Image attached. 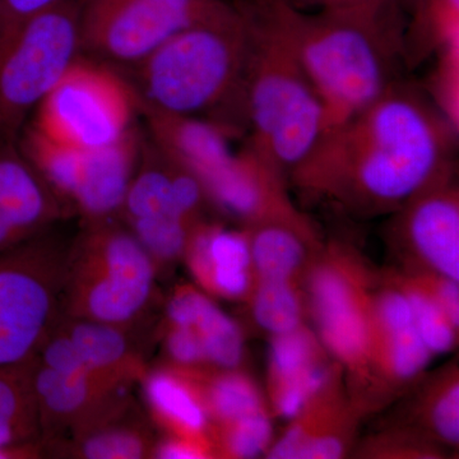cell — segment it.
<instances>
[{
  "instance_id": "6da1fadb",
  "label": "cell",
  "mask_w": 459,
  "mask_h": 459,
  "mask_svg": "<svg viewBox=\"0 0 459 459\" xmlns=\"http://www.w3.org/2000/svg\"><path fill=\"white\" fill-rule=\"evenodd\" d=\"M457 135L431 100L394 82L369 107L325 133L289 178L303 197L341 212L394 213L455 172Z\"/></svg>"
},
{
  "instance_id": "7a4b0ae2",
  "label": "cell",
  "mask_w": 459,
  "mask_h": 459,
  "mask_svg": "<svg viewBox=\"0 0 459 459\" xmlns=\"http://www.w3.org/2000/svg\"><path fill=\"white\" fill-rule=\"evenodd\" d=\"M249 25L238 4L183 30L134 65L115 69L142 108L202 117L235 135L246 129L243 95Z\"/></svg>"
},
{
  "instance_id": "3957f363",
  "label": "cell",
  "mask_w": 459,
  "mask_h": 459,
  "mask_svg": "<svg viewBox=\"0 0 459 459\" xmlns=\"http://www.w3.org/2000/svg\"><path fill=\"white\" fill-rule=\"evenodd\" d=\"M264 3L322 102L323 135L369 107L395 82L394 63L402 56L403 22L310 13L290 0Z\"/></svg>"
},
{
  "instance_id": "277c9868",
  "label": "cell",
  "mask_w": 459,
  "mask_h": 459,
  "mask_svg": "<svg viewBox=\"0 0 459 459\" xmlns=\"http://www.w3.org/2000/svg\"><path fill=\"white\" fill-rule=\"evenodd\" d=\"M237 4L249 25L243 95L247 143L289 177L322 138L325 110L264 0Z\"/></svg>"
},
{
  "instance_id": "5b68a950",
  "label": "cell",
  "mask_w": 459,
  "mask_h": 459,
  "mask_svg": "<svg viewBox=\"0 0 459 459\" xmlns=\"http://www.w3.org/2000/svg\"><path fill=\"white\" fill-rule=\"evenodd\" d=\"M377 273L346 241L322 244L305 274V301L316 336L349 380L350 398L367 415L376 341Z\"/></svg>"
},
{
  "instance_id": "8992f818",
  "label": "cell",
  "mask_w": 459,
  "mask_h": 459,
  "mask_svg": "<svg viewBox=\"0 0 459 459\" xmlns=\"http://www.w3.org/2000/svg\"><path fill=\"white\" fill-rule=\"evenodd\" d=\"M156 264L119 219L83 223L69 247L62 313L126 329L146 312Z\"/></svg>"
},
{
  "instance_id": "52a82bcc",
  "label": "cell",
  "mask_w": 459,
  "mask_h": 459,
  "mask_svg": "<svg viewBox=\"0 0 459 459\" xmlns=\"http://www.w3.org/2000/svg\"><path fill=\"white\" fill-rule=\"evenodd\" d=\"M140 102L114 68L81 56L36 107L29 122L51 140L99 150L135 126Z\"/></svg>"
},
{
  "instance_id": "ba28073f",
  "label": "cell",
  "mask_w": 459,
  "mask_h": 459,
  "mask_svg": "<svg viewBox=\"0 0 459 459\" xmlns=\"http://www.w3.org/2000/svg\"><path fill=\"white\" fill-rule=\"evenodd\" d=\"M81 56L74 0H63L0 49V146L16 143L41 100Z\"/></svg>"
},
{
  "instance_id": "9c48e42d",
  "label": "cell",
  "mask_w": 459,
  "mask_h": 459,
  "mask_svg": "<svg viewBox=\"0 0 459 459\" xmlns=\"http://www.w3.org/2000/svg\"><path fill=\"white\" fill-rule=\"evenodd\" d=\"M68 250L44 232L0 253V367L35 358L56 325Z\"/></svg>"
},
{
  "instance_id": "30bf717a",
  "label": "cell",
  "mask_w": 459,
  "mask_h": 459,
  "mask_svg": "<svg viewBox=\"0 0 459 459\" xmlns=\"http://www.w3.org/2000/svg\"><path fill=\"white\" fill-rule=\"evenodd\" d=\"M81 56L134 65L172 36L230 7L226 0H74Z\"/></svg>"
},
{
  "instance_id": "8fae6325",
  "label": "cell",
  "mask_w": 459,
  "mask_h": 459,
  "mask_svg": "<svg viewBox=\"0 0 459 459\" xmlns=\"http://www.w3.org/2000/svg\"><path fill=\"white\" fill-rule=\"evenodd\" d=\"M388 241L404 270L459 282V192L455 172L394 211Z\"/></svg>"
},
{
  "instance_id": "7c38bea8",
  "label": "cell",
  "mask_w": 459,
  "mask_h": 459,
  "mask_svg": "<svg viewBox=\"0 0 459 459\" xmlns=\"http://www.w3.org/2000/svg\"><path fill=\"white\" fill-rule=\"evenodd\" d=\"M201 183L211 205L243 228L285 223L318 237L309 217L291 201L285 175L247 142Z\"/></svg>"
},
{
  "instance_id": "4fadbf2b",
  "label": "cell",
  "mask_w": 459,
  "mask_h": 459,
  "mask_svg": "<svg viewBox=\"0 0 459 459\" xmlns=\"http://www.w3.org/2000/svg\"><path fill=\"white\" fill-rule=\"evenodd\" d=\"M35 360L50 369L91 374L119 385H132L146 374L126 329L63 313L42 341Z\"/></svg>"
},
{
  "instance_id": "5bb4252c",
  "label": "cell",
  "mask_w": 459,
  "mask_h": 459,
  "mask_svg": "<svg viewBox=\"0 0 459 459\" xmlns=\"http://www.w3.org/2000/svg\"><path fill=\"white\" fill-rule=\"evenodd\" d=\"M342 377L341 365L304 325L272 336L268 364L272 415L291 421L313 402L342 388Z\"/></svg>"
},
{
  "instance_id": "9a60e30c",
  "label": "cell",
  "mask_w": 459,
  "mask_h": 459,
  "mask_svg": "<svg viewBox=\"0 0 459 459\" xmlns=\"http://www.w3.org/2000/svg\"><path fill=\"white\" fill-rule=\"evenodd\" d=\"M66 213L17 143L0 146V253L40 237Z\"/></svg>"
},
{
  "instance_id": "2e32d148",
  "label": "cell",
  "mask_w": 459,
  "mask_h": 459,
  "mask_svg": "<svg viewBox=\"0 0 459 459\" xmlns=\"http://www.w3.org/2000/svg\"><path fill=\"white\" fill-rule=\"evenodd\" d=\"M183 258L190 273L208 294L247 301L255 283L246 228L230 230L205 221L193 230Z\"/></svg>"
},
{
  "instance_id": "e0dca14e",
  "label": "cell",
  "mask_w": 459,
  "mask_h": 459,
  "mask_svg": "<svg viewBox=\"0 0 459 459\" xmlns=\"http://www.w3.org/2000/svg\"><path fill=\"white\" fill-rule=\"evenodd\" d=\"M364 413L342 388L310 403L265 452L271 459H338L351 449Z\"/></svg>"
},
{
  "instance_id": "ac0fdd59",
  "label": "cell",
  "mask_w": 459,
  "mask_h": 459,
  "mask_svg": "<svg viewBox=\"0 0 459 459\" xmlns=\"http://www.w3.org/2000/svg\"><path fill=\"white\" fill-rule=\"evenodd\" d=\"M144 133L137 126L107 147L83 152L72 211L83 223L119 219L140 161Z\"/></svg>"
},
{
  "instance_id": "d6986e66",
  "label": "cell",
  "mask_w": 459,
  "mask_h": 459,
  "mask_svg": "<svg viewBox=\"0 0 459 459\" xmlns=\"http://www.w3.org/2000/svg\"><path fill=\"white\" fill-rule=\"evenodd\" d=\"M140 114L146 119L147 137L199 181L219 170L235 153L231 138L237 135L219 124L155 108H142Z\"/></svg>"
},
{
  "instance_id": "ffe728a7",
  "label": "cell",
  "mask_w": 459,
  "mask_h": 459,
  "mask_svg": "<svg viewBox=\"0 0 459 459\" xmlns=\"http://www.w3.org/2000/svg\"><path fill=\"white\" fill-rule=\"evenodd\" d=\"M166 325L192 328L201 341L211 369H238L246 353L243 331L207 295L179 286L166 304Z\"/></svg>"
},
{
  "instance_id": "44dd1931",
  "label": "cell",
  "mask_w": 459,
  "mask_h": 459,
  "mask_svg": "<svg viewBox=\"0 0 459 459\" xmlns=\"http://www.w3.org/2000/svg\"><path fill=\"white\" fill-rule=\"evenodd\" d=\"M144 395L168 435L211 440L210 416L192 371L169 367L144 374Z\"/></svg>"
},
{
  "instance_id": "7402d4cb",
  "label": "cell",
  "mask_w": 459,
  "mask_h": 459,
  "mask_svg": "<svg viewBox=\"0 0 459 459\" xmlns=\"http://www.w3.org/2000/svg\"><path fill=\"white\" fill-rule=\"evenodd\" d=\"M133 407L131 398L93 419L66 437L65 455L86 459L152 457L155 440Z\"/></svg>"
},
{
  "instance_id": "603a6c76",
  "label": "cell",
  "mask_w": 459,
  "mask_h": 459,
  "mask_svg": "<svg viewBox=\"0 0 459 459\" xmlns=\"http://www.w3.org/2000/svg\"><path fill=\"white\" fill-rule=\"evenodd\" d=\"M246 229L255 280L304 282L307 268L322 247L319 237L285 223H264Z\"/></svg>"
},
{
  "instance_id": "cb8c5ba5",
  "label": "cell",
  "mask_w": 459,
  "mask_h": 459,
  "mask_svg": "<svg viewBox=\"0 0 459 459\" xmlns=\"http://www.w3.org/2000/svg\"><path fill=\"white\" fill-rule=\"evenodd\" d=\"M33 377L35 358L0 367V446L41 443Z\"/></svg>"
},
{
  "instance_id": "d4e9b609",
  "label": "cell",
  "mask_w": 459,
  "mask_h": 459,
  "mask_svg": "<svg viewBox=\"0 0 459 459\" xmlns=\"http://www.w3.org/2000/svg\"><path fill=\"white\" fill-rule=\"evenodd\" d=\"M412 429L437 446L457 448L459 443L458 365L443 368L420 389L411 411Z\"/></svg>"
},
{
  "instance_id": "484cf974",
  "label": "cell",
  "mask_w": 459,
  "mask_h": 459,
  "mask_svg": "<svg viewBox=\"0 0 459 459\" xmlns=\"http://www.w3.org/2000/svg\"><path fill=\"white\" fill-rule=\"evenodd\" d=\"M190 371L201 389L212 428L270 409V404L263 397L258 385L243 371L238 369Z\"/></svg>"
},
{
  "instance_id": "4316f807",
  "label": "cell",
  "mask_w": 459,
  "mask_h": 459,
  "mask_svg": "<svg viewBox=\"0 0 459 459\" xmlns=\"http://www.w3.org/2000/svg\"><path fill=\"white\" fill-rule=\"evenodd\" d=\"M16 143L27 161L68 212H72V199L80 179L83 152L51 140L30 123L23 126Z\"/></svg>"
},
{
  "instance_id": "83f0119b",
  "label": "cell",
  "mask_w": 459,
  "mask_h": 459,
  "mask_svg": "<svg viewBox=\"0 0 459 459\" xmlns=\"http://www.w3.org/2000/svg\"><path fill=\"white\" fill-rule=\"evenodd\" d=\"M403 32L402 56L413 62L459 44V0H419Z\"/></svg>"
},
{
  "instance_id": "f1b7e54d",
  "label": "cell",
  "mask_w": 459,
  "mask_h": 459,
  "mask_svg": "<svg viewBox=\"0 0 459 459\" xmlns=\"http://www.w3.org/2000/svg\"><path fill=\"white\" fill-rule=\"evenodd\" d=\"M247 303L256 325L271 336L295 331L304 325L307 301L298 281L255 280Z\"/></svg>"
},
{
  "instance_id": "f546056e",
  "label": "cell",
  "mask_w": 459,
  "mask_h": 459,
  "mask_svg": "<svg viewBox=\"0 0 459 459\" xmlns=\"http://www.w3.org/2000/svg\"><path fill=\"white\" fill-rule=\"evenodd\" d=\"M391 271L409 299L413 323L428 349L434 356L452 351L457 344L459 328L453 325L413 272L403 268Z\"/></svg>"
},
{
  "instance_id": "4dcf8cb0",
  "label": "cell",
  "mask_w": 459,
  "mask_h": 459,
  "mask_svg": "<svg viewBox=\"0 0 459 459\" xmlns=\"http://www.w3.org/2000/svg\"><path fill=\"white\" fill-rule=\"evenodd\" d=\"M216 458L249 459L265 455L273 442L272 411L263 410L211 429Z\"/></svg>"
},
{
  "instance_id": "1f68e13d",
  "label": "cell",
  "mask_w": 459,
  "mask_h": 459,
  "mask_svg": "<svg viewBox=\"0 0 459 459\" xmlns=\"http://www.w3.org/2000/svg\"><path fill=\"white\" fill-rule=\"evenodd\" d=\"M364 458L433 459L442 458L440 446L412 428L391 429L370 437L360 449Z\"/></svg>"
},
{
  "instance_id": "d6a6232c",
  "label": "cell",
  "mask_w": 459,
  "mask_h": 459,
  "mask_svg": "<svg viewBox=\"0 0 459 459\" xmlns=\"http://www.w3.org/2000/svg\"><path fill=\"white\" fill-rule=\"evenodd\" d=\"M437 65L430 77L433 104L458 131L459 126V44L437 51Z\"/></svg>"
},
{
  "instance_id": "836d02e7",
  "label": "cell",
  "mask_w": 459,
  "mask_h": 459,
  "mask_svg": "<svg viewBox=\"0 0 459 459\" xmlns=\"http://www.w3.org/2000/svg\"><path fill=\"white\" fill-rule=\"evenodd\" d=\"M301 9L353 14L371 20L402 22V11L394 0H290Z\"/></svg>"
},
{
  "instance_id": "e575fe53",
  "label": "cell",
  "mask_w": 459,
  "mask_h": 459,
  "mask_svg": "<svg viewBox=\"0 0 459 459\" xmlns=\"http://www.w3.org/2000/svg\"><path fill=\"white\" fill-rule=\"evenodd\" d=\"M165 350L171 367L184 370L211 369L201 341L192 328L166 325Z\"/></svg>"
},
{
  "instance_id": "d590c367",
  "label": "cell",
  "mask_w": 459,
  "mask_h": 459,
  "mask_svg": "<svg viewBox=\"0 0 459 459\" xmlns=\"http://www.w3.org/2000/svg\"><path fill=\"white\" fill-rule=\"evenodd\" d=\"M63 0H0V49L21 30Z\"/></svg>"
},
{
  "instance_id": "8d00e7d4",
  "label": "cell",
  "mask_w": 459,
  "mask_h": 459,
  "mask_svg": "<svg viewBox=\"0 0 459 459\" xmlns=\"http://www.w3.org/2000/svg\"><path fill=\"white\" fill-rule=\"evenodd\" d=\"M404 270V268H403ZM427 287L429 292L435 299L444 313L452 320L453 325L459 328V287L458 281L446 279L439 274L429 273V272L412 271Z\"/></svg>"
},
{
  "instance_id": "74e56055",
  "label": "cell",
  "mask_w": 459,
  "mask_h": 459,
  "mask_svg": "<svg viewBox=\"0 0 459 459\" xmlns=\"http://www.w3.org/2000/svg\"><path fill=\"white\" fill-rule=\"evenodd\" d=\"M152 457L161 459H205L216 458L212 443L207 440L168 435L156 442Z\"/></svg>"
},
{
  "instance_id": "f35d334b",
  "label": "cell",
  "mask_w": 459,
  "mask_h": 459,
  "mask_svg": "<svg viewBox=\"0 0 459 459\" xmlns=\"http://www.w3.org/2000/svg\"><path fill=\"white\" fill-rule=\"evenodd\" d=\"M41 443L21 446H0V459L39 458L41 455Z\"/></svg>"
},
{
  "instance_id": "ab89813d",
  "label": "cell",
  "mask_w": 459,
  "mask_h": 459,
  "mask_svg": "<svg viewBox=\"0 0 459 459\" xmlns=\"http://www.w3.org/2000/svg\"><path fill=\"white\" fill-rule=\"evenodd\" d=\"M397 3L398 7L401 8V11L410 12L412 11L413 7L418 4L419 0H394Z\"/></svg>"
}]
</instances>
